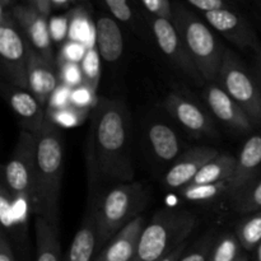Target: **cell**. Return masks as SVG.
Here are the masks:
<instances>
[{
  "label": "cell",
  "mask_w": 261,
  "mask_h": 261,
  "mask_svg": "<svg viewBox=\"0 0 261 261\" xmlns=\"http://www.w3.org/2000/svg\"><path fill=\"white\" fill-rule=\"evenodd\" d=\"M261 170V134H254L242 145L236 158L234 172L229 180L228 195L232 196L259 176Z\"/></svg>",
  "instance_id": "cell-17"
},
{
  "label": "cell",
  "mask_w": 261,
  "mask_h": 261,
  "mask_svg": "<svg viewBox=\"0 0 261 261\" xmlns=\"http://www.w3.org/2000/svg\"><path fill=\"white\" fill-rule=\"evenodd\" d=\"M234 211L240 214H254L261 211V176L231 196Z\"/></svg>",
  "instance_id": "cell-24"
},
{
  "label": "cell",
  "mask_w": 261,
  "mask_h": 261,
  "mask_svg": "<svg viewBox=\"0 0 261 261\" xmlns=\"http://www.w3.org/2000/svg\"><path fill=\"white\" fill-rule=\"evenodd\" d=\"M14 7V0H0V9L12 10Z\"/></svg>",
  "instance_id": "cell-43"
},
{
  "label": "cell",
  "mask_w": 261,
  "mask_h": 261,
  "mask_svg": "<svg viewBox=\"0 0 261 261\" xmlns=\"http://www.w3.org/2000/svg\"><path fill=\"white\" fill-rule=\"evenodd\" d=\"M148 142L153 154L162 163L175 162L181 155V142L170 125L153 122L148 129Z\"/></svg>",
  "instance_id": "cell-20"
},
{
  "label": "cell",
  "mask_w": 261,
  "mask_h": 261,
  "mask_svg": "<svg viewBox=\"0 0 261 261\" xmlns=\"http://www.w3.org/2000/svg\"><path fill=\"white\" fill-rule=\"evenodd\" d=\"M87 50H88V48H86V46H84L83 43L79 42V41L71 40L63 46L61 51L59 53L58 58H61L64 59V60H68V61H73V63L81 64V61L83 60L84 55H86Z\"/></svg>",
  "instance_id": "cell-35"
},
{
  "label": "cell",
  "mask_w": 261,
  "mask_h": 261,
  "mask_svg": "<svg viewBox=\"0 0 261 261\" xmlns=\"http://www.w3.org/2000/svg\"><path fill=\"white\" fill-rule=\"evenodd\" d=\"M236 236L242 249L252 251L261 242V211L250 214L249 218L242 221L237 227Z\"/></svg>",
  "instance_id": "cell-26"
},
{
  "label": "cell",
  "mask_w": 261,
  "mask_h": 261,
  "mask_svg": "<svg viewBox=\"0 0 261 261\" xmlns=\"http://www.w3.org/2000/svg\"><path fill=\"white\" fill-rule=\"evenodd\" d=\"M10 10L0 9V56L8 81L20 89H28L27 41L17 30Z\"/></svg>",
  "instance_id": "cell-8"
},
{
  "label": "cell",
  "mask_w": 261,
  "mask_h": 261,
  "mask_svg": "<svg viewBox=\"0 0 261 261\" xmlns=\"http://www.w3.org/2000/svg\"><path fill=\"white\" fill-rule=\"evenodd\" d=\"M185 249H186V242H184V244L180 245L177 249L173 250L171 254H168L167 256H165L163 259H161L160 261H178L181 259V256H182Z\"/></svg>",
  "instance_id": "cell-42"
},
{
  "label": "cell",
  "mask_w": 261,
  "mask_h": 261,
  "mask_svg": "<svg viewBox=\"0 0 261 261\" xmlns=\"http://www.w3.org/2000/svg\"><path fill=\"white\" fill-rule=\"evenodd\" d=\"M37 176V138L30 132L20 133L14 152L4 168L5 188L17 200L32 206Z\"/></svg>",
  "instance_id": "cell-6"
},
{
  "label": "cell",
  "mask_w": 261,
  "mask_h": 261,
  "mask_svg": "<svg viewBox=\"0 0 261 261\" xmlns=\"http://www.w3.org/2000/svg\"><path fill=\"white\" fill-rule=\"evenodd\" d=\"M236 167V158L224 153L209 161L193 180V185H211L231 180Z\"/></svg>",
  "instance_id": "cell-23"
},
{
  "label": "cell",
  "mask_w": 261,
  "mask_h": 261,
  "mask_svg": "<svg viewBox=\"0 0 261 261\" xmlns=\"http://www.w3.org/2000/svg\"><path fill=\"white\" fill-rule=\"evenodd\" d=\"M241 244L236 234H226L213 247L209 261H236L241 256Z\"/></svg>",
  "instance_id": "cell-29"
},
{
  "label": "cell",
  "mask_w": 261,
  "mask_h": 261,
  "mask_svg": "<svg viewBox=\"0 0 261 261\" xmlns=\"http://www.w3.org/2000/svg\"><path fill=\"white\" fill-rule=\"evenodd\" d=\"M51 37L54 40H64L68 32V19L66 17L53 18L50 22Z\"/></svg>",
  "instance_id": "cell-39"
},
{
  "label": "cell",
  "mask_w": 261,
  "mask_h": 261,
  "mask_svg": "<svg viewBox=\"0 0 261 261\" xmlns=\"http://www.w3.org/2000/svg\"><path fill=\"white\" fill-rule=\"evenodd\" d=\"M58 66L61 84H66L71 88H75V87L83 84V73H82L81 64L58 58Z\"/></svg>",
  "instance_id": "cell-30"
},
{
  "label": "cell",
  "mask_w": 261,
  "mask_h": 261,
  "mask_svg": "<svg viewBox=\"0 0 261 261\" xmlns=\"http://www.w3.org/2000/svg\"><path fill=\"white\" fill-rule=\"evenodd\" d=\"M168 114L194 137L213 135L214 125L206 112L178 93H170L165 101Z\"/></svg>",
  "instance_id": "cell-14"
},
{
  "label": "cell",
  "mask_w": 261,
  "mask_h": 261,
  "mask_svg": "<svg viewBox=\"0 0 261 261\" xmlns=\"http://www.w3.org/2000/svg\"><path fill=\"white\" fill-rule=\"evenodd\" d=\"M144 227V218L142 216L135 217L98 252L94 261L134 260Z\"/></svg>",
  "instance_id": "cell-15"
},
{
  "label": "cell",
  "mask_w": 261,
  "mask_h": 261,
  "mask_svg": "<svg viewBox=\"0 0 261 261\" xmlns=\"http://www.w3.org/2000/svg\"><path fill=\"white\" fill-rule=\"evenodd\" d=\"M203 97L212 114L231 129L240 133H249L255 127L249 115L221 86H208Z\"/></svg>",
  "instance_id": "cell-12"
},
{
  "label": "cell",
  "mask_w": 261,
  "mask_h": 261,
  "mask_svg": "<svg viewBox=\"0 0 261 261\" xmlns=\"http://www.w3.org/2000/svg\"><path fill=\"white\" fill-rule=\"evenodd\" d=\"M186 2H188L191 7L201 10L203 13L233 8V5L229 3V0H186Z\"/></svg>",
  "instance_id": "cell-38"
},
{
  "label": "cell",
  "mask_w": 261,
  "mask_h": 261,
  "mask_svg": "<svg viewBox=\"0 0 261 261\" xmlns=\"http://www.w3.org/2000/svg\"><path fill=\"white\" fill-rule=\"evenodd\" d=\"M236 261H249V259H247V257L245 256V255H241V256H240Z\"/></svg>",
  "instance_id": "cell-46"
},
{
  "label": "cell",
  "mask_w": 261,
  "mask_h": 261,
  "mask_svg": "<svg viewBox=\"0 0 261 261\" xmlns=\"http://www.w3.org/2000/svg\"><path fill=\"white\" fill-rule=\"evenodd\" d=\"M27 41V40H25ZM28 61V91L40 101L41 105H47L48 99L58 88V78L54 68L45 60L27 41Z\"/></svg>",
  "instance_id": "cell-16"
},
{
  "label": "cell",
  "mask_w": 261,
  "mask_h": 261,
  "mask_svg": "<svg viewBox=\"0 0 261 261\" xmlns=\"http://www.w3.org/2000/svg\"><path fill=\"white\" fill-rule=\"evenodd\" d=\"M149 24L150 30L154 35L155 42H157L158 47L162 51L163 55L168 60L172 61L178 69H181L186 75L193 78L194 82H196V83L204 82L193 58L189 54L182 37L178 33L177 28L173 24L172 20L150 15Z\"/></svg>",
  "instance_id": "cell-9"
},
{
  "label": "cell",
  "mask_w": 261,
  "mask_h": 261,
  "mask_svg": "<svg viewBox=\"0 0 261 261\" xmlns=\"http://www.w3.org/2000/svg\"><path fill=\"white\" fill-rule=\"evenodd\" d=\"M10 198H12V195L4 185L2 188V193H0V219H2L3 226L7 229H12V227L15 223V212L13 211V204Z\"/></svg>",
  "instance_id": "cell-32"
},
{
  "label": "cell",
  "mask_w": 261,
  "mask_h": 261,
  "mask_svg": "<svg viewBox=\"0 0 261 261\" xmlns=\"http://www.w3.org/2000/svg\"><path fill=\"white\" fill-rule=\"evenodd\" d=\"M214 245L216 244H213V240L211 237H205L194 251L182 256L178 261H209Z\"/></svg>",
  "instance_id": "cell-37"
},
{
  "label": "cell",
  "mask_w": 261,
  "mask_h": 261,
  "mask_svg": "<svg viewBox=\"0 0 261 261\" xmlns=\"http://www.w3.org/2000/svg\"><path fill=\"white\" fill-rule=\"evenodd\" d=\"M5 97L9 106L19 117L25 132L37 134L47 120L45 106L28 89H5Z\"/></svg>",
  "instance_id": "cell-18"
},
{
  "label": "cell",
  "mask_w": 261,
  "mask_h": 261,
  "mask_svg": "<svg viewBox=\"0 0 261 261\" xmlns=\"http://www.w3.org/2000/svg\"><path fill=\"white\" fill-rule=\"evenodd\" d=\"M98 250V229L96 211L87 214L83 224L76 231L64 261H92Z\"/></svg>",
  "instance_id": "cell-19"
},
{
  "label": "cell",
  "mask_w": 261,
  "mask_h": 261,
  "mask_svg": "<svg viewBox=\"0 0 261 261\" xmlns=\"http://www.w3.org/2000/svg\"><path fill=\"white\" fill-rule=\"evenodd\" d=\"M196 217L186 211H160L145 224L133 261H160L186 242Z\"/></svg>",
  "instance_id": "cell-4"
},
{
  "label": "cell",
  "mask_w": 261,
  "mask_h": 261,
  "mask_svg": "<svg viewBox=\"0 0 261 261\" xmlns=\"http://www.w3.org/2000/svg\"><path fill=\"white\" fill-rule=\"evenodd\" d=\"M0 261H14L12 246H10L9 240L4 232L0 237Z\"/></svg>",
  "instance_id": "cell-40"
},
{
  "label": "cell",
  "mask_w": 261,
  "mask_h": 261,
  "mask_svg": "<svg viewBox=\"0 0 261 261\" xmlns=\"http://www.w3.org/2000/svg\"><path fill=\"white\" fill-rule=\"evenodd\" d=\"M89 109H82V107L69 105L63 109L48 110L46 111V117L48 121L55 124L56 126L61 127H74L81 125L86 120Z\"/></svg>",
  "instance_id": "cell-27"
},
{
  "label": "cell",
  "mask_w": 261,
  "mask_h": 261,
  "mask_svg": "<svg viewBox=\"0 0 261 261\" xmlns=\"http://www.w3.org/2000/svg\"><path fill=\"white\" fill-rule=\"evenodd\" d=\"M145 190L139 182H124L112 188L96 209L98 252L138 217L144 204Z\"/></svg>",
  "instance_id": "cell-5"
},
{
  "label": "cell",
  "mask_w": 261,
  "mask_h": 261,
  "mask_svg": "<svg viewBox=\"0 0 261 261\" xmlns=\"http://www.w3.org/2000/svg\"><path fill=\"white\" fill-rule=\"evenodd\" d=\"M92 160L99 175L121 182L134 178L129 147V112L117 99H99L94 109Z\"/></svg>",
  "instance_id": "cell-1"
},
{
  "label": "cell",
  "mask_w": 261,
  "mask_h": 261,
  "mask_svg": "<svg viewBox=\"0 0 261 261\" xmlns=\"http://www.w3.org/2000/svg\"><path fill=\"white\" fill-rule=\"evenodd\" d=\"M36 261H64L59 242V227L53 226L42 217H36Z\"/></svg>",
  "instance_id": "cell-22"
},
{
  "label": "cell",
  "mask_w": 261,
  "mask_h": 261,
  "mask_svg": "<svg viewBox=\"0 0 261 261\" xmlns=\"http://www.w3.org/2000/svg\"><path fill=\"white\" fill-rule=\"evenodd\" d=\"M204 18L211 27L240 48H252L256 51L261 48L254 28L246 18L242 17L233 8L204 13Z\"/></svg>",
  "instance_id": "cell-10"
},
{
  "label": "cell",
  "mask_w": 261,
  "mask_h": 261,
  "mask_svg": "<svg viewBox=\"0 0 261 261\" xmlns=\"http://www.w3.org/2000/svg\"><path fill=\"white\" fill-rule=\"evenodd\" d=\"M139 2L153 17L172 20L173 7L170 0H139Z\"/></svg>",
  "instance_id": "cell-33"
},
{
  "label": "cell",
  "mask_w": 261,
  "mask_h": 261,
  "mask_svg": "<svg viewBox=\"0 0 261 261\" xmlns=\"http://www.w3.org/2000/svg\"><path fill=\"white\" fill-rule=\"evenodd\" d=\"M96 47L103 60L114 63L124 51V38L116 20L99 17L96 22Z\"/></svg>",
  "instance_id": "cell-21"
},
{
  "label": "cell",
  "mask_w": 261,
  "mask_h": 261,
  "mask_svg": "<svg viewBox=\"0 0 261 261\" xmlns=\"http://www.w3.org/2000/svg\"><path fill=\"white\" fill-rule=\"evenodd\" d=\"M15 22L20 25L28 42L47 63L54 65L50 23L47 17L31 5H15L12 10Z\"/></svg>",
  "instance_id": "cell-11"
},
{
  "label": "cell",
  "mask_w": 261,
  "mask_h": 261,
  "mask_svg": "<svg viewBox=\"0 0 261 261\" xmlns=\"http://www.w3.org/2000/svg\"><path fill=\"white\" fill-rule=\"evenodd\" d=\"M37 138V176L32 211L59 227V199L64 167V144L59 127L46 120Z\"/></svg>",
  "instance_id": "cell-2"
},
{
  "label": "cell",
  "mask_w": 261,
  "mask_h": 261,
  "mask_svg": "<svg viewBox=\"0 0 261 261\" xmlns=\"http://www.w3.org/2000/svg\"><path fill=\"white\" fill-rule=\"evenodd\" d=\"M257 74H259V78L261 81V48L257 51Z\"/></svg>",
  "instance_id": "cell-45"
},
{
  "label": "cell",
  "mask_w": 261,
  "mask_h": 261,
  "mask_svg": "<svg viewBox=\"0 0 261 261\" xmlns=\"http://www.w3.org/2000/svg\"><path fill=\"white\" fill-rule=\"evenodd\" d=\"M71 93H73V88L66 84H59L58 88L50 97L47 103L48 110H56L63 109V107L71 105Z\"/></svg>",
  "instance_id": "cell-36"
},
{
  "label": "cell",
  "mask_w": 261,
  "mask_h": 261,
  "mask_svg": "<svg viewBox=\"0 0 261 261\" xmlns=\"http://www.w3.org/2000/svg\"><path fill=\"white\" fill-rule=\"evenodd\" d=\"M172 22L182 37L201 78L206 82L218 78L226 48L221 45L208 24L181 3L172 4Z\"/></svg>",
  "instance_id": "cell-3"
},
{
  "label": "cell",
  "mask_w": 261,
  "mask_h": 261,
  "mask_svg": "<svg viewBox=\"0 0 261 261\" xmlns=\"http://www.w3.org/2000/svg\"><path fill=\"white\" fill-rule=\"evenodd\" d=\"M82 73H83V84L88 86L93 92L98 88L101 79V55L97 47H89L81 61Z\"/></svg>",
  "instance_id": "cell-28"
},
{
  "label": "cell",
  "mask_w": 261,
  "mask_h": 261,
  "mask_svg": "<svg viewBox=\"0 0 261 261\" xmlns=\"http://www.w3.org/2000/svg\"><path fill=\"white\" fill-rule=\"evenodd\" d=\"M218 154V149L211 147H195L186 150L166 172L163 184L172 190H181L190 185L199 171Z\"/></svg>",
  "instance_id": "cell-13"
},
{
  "label": "cell",
  "mask_w": 261,
  "mask_h": 261,
  "mask_svg": "<svg viewBox=\"0 0 261 261\" xmlns=\"http://www.w3.org/2000/svg\"><path fill=\"white\" fill-rule=\"evenodd\" d=\"M217 79L219 86L249 115L255 126L261 125V89L232 50L224 51Z\"/></svg>",
  "instance_id": "cell-7"
},
{
  "label": "cell",
  "mask_w": 261,
  "mask_h": 261,
  "mask_svg": "<svg viewBox=\"0 0 261 261\" xmlns=\"http://www.w3.org/2000/svg\"><path fill=\"white\" fill-rule=\"evenodd\" d=\"M229 181L218 184H211V185H190L181 189L180 193L184 199L194 203H206L214 199L219 198L223 194H228Z\"/></svg>",
  "instance_id": "cell-25"
},
{
  "label": "cell",
  "mask_w": 261,
  "mask_h": 261,
  "mask_svg": "<svg viewBox=\"0 0 261 261\" xmlns=\"http://www.w3.org/2000/svg\"><path fill=\"white\" fill-rule=\"evenodd\" d=\"M103 2L115 19L124 23H129L133 19V10L129 0H103Z\"/></svg>",
  "instance_id": "cell-34"
},
{
  "label": "cell",
  "mask_w": 261,
  "mask_h": 261,
  "mask_svg": "<svg viewBox=\"0 0 261 261\" xmlns=\"http://www.w3.org/2000/svg\"><path fill=\"white\" fill-rule=\"evenodd\" d=\"M254 261H261V242L259 246L255 249V255H254Z\"/></svg>",
  "instance_id": "cell-44"
},
{
  "label": "cell",
  "mask_w": 261,
  "mask_h": 261,
  "mask_svg": "<svg viewBox=\"0 0 261 261\" xmlns=\"http://www.w3.org/2000/svg\"><path fill=\"white\" fill-rule=\"evenodd\" d=\"M27 2L28 5H31V7H33L35 9H37L38 12L42 13L46 17H48L54 0H27Z\"/></svg>",
  "instance_id": "cell-41"
},
{
  "label": "cell",
  "mask_w": 261,
  "mask_h": 261,
  "mask_svg": "<svg viewBox=\"0 0 261 261\" xmlns=\"http://www.w3.org/2000/svg\"><path fill=\"white\" fill-rule=\"evenodd\" d=\"M97 103H98V101H97L96 92L92 91L88 86L81 84V86L73 88L71 105L82 107V109H91L92 106H97Z\"/></svg>",
  "instance_id": "cell-31"
}]
</instances>
